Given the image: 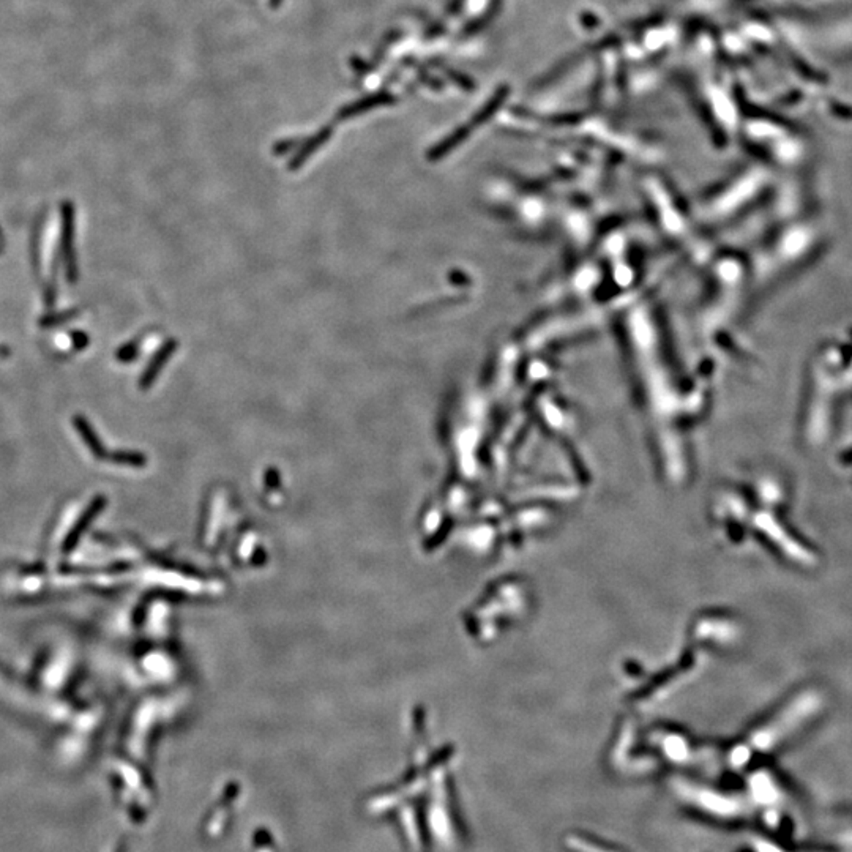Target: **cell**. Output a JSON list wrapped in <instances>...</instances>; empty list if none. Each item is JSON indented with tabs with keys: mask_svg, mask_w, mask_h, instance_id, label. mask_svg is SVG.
Segmentation results:
<instances>
[{
	"mask_svg": "<svg viewBox=\"0 0 852 852\" xmlns=\"http://www.w3.org/2000/svg\"><path fill=\"white\" fill-rule=\"evenodd\" d=\"M397 102H398L397 95L392 93L390 91H387V88H382V91L368 93L365 95V97L355 99V102L344 104V106L340 108L338 113H336V119L347 120V119L357 117V115H362L363 113H368V110H371V109L392 106V104H397Z\"/></svg>",
	"mask_w": 852,
	"mask_h": 852,
	"instance_id": "6da1fadb",
	"label": "cell"
},
{
	"mask_svg": "<svg viewBox=\"0 0 852 852\" xmlns=\"http://www.w3.org/2000/svg\"><path fill=\"white\" fill-rule=\"evenodd\" d=\"M331 133H333V128H331V125L322 126V128H320L318 133L313 134L311 138H309L302 147H300V150L297 152L296 155H294L291 163H289V167H291V169H297L298 166H302V163L305 160H308V158L311 156L314 152L319 149L320 145H324L325 142L330 139Z\"/></svg>",
	"mask_w": 852,
	"mask_h": 852,
	"instance_id": "7a4b0ae2",
	"label": "cell"
},
{
	"mask_svg": "<svg viewBox=\"0 0 852 852\" xmlns=\"http://www.w3.org/2000/svg\"><path fill=\"white\" fill-rule=\"evenodd\" d=\"M403 34H404V32L401 29H390L386 35L382 36V38H383L382 40V45L377 47L376 52H375V57H372V62H375L376 65H377V63H381V60L383 59V57H386L387 47L390 46V45H393V43H397V41L403 36Z\"/></svg>",
	"mask_w": 852,
	"mask_h": 852,
	"instance_id": "3957f363",
	"label": "cell"
},
{
	"mask_svg": "<svg viewBox=\"0 0 852 852\" xmlns=\"http://www.w3.org/2000/svg\"><path fill=\"white\" fill-rule=\"evenodd\" d=\"M349 67L357 73V75H368V73H371L372 70H375L376 63L363 60L359 56H352L349 59Z\"/></svg>",
	"mask_w": 852,
	"mask_h": 852,
	"instance_id": "277c9868",
	"label": "cell"
},
{
	"mask_svg": "<svg viewBox=\"0 0 852 852\" xmlns=\"http://www.w3.org/2000/svg\"><path fill=\"white\" fill-rule=\"evenodd\" d=\"M281 5H283V0H268V7H270L272 10L280 8Z\"/></svg>",
	"mask_w": 852,
	"mask_h": 852,
	"instance_id": "5b68a950",
	"label": "cell"
}]
</instances>
